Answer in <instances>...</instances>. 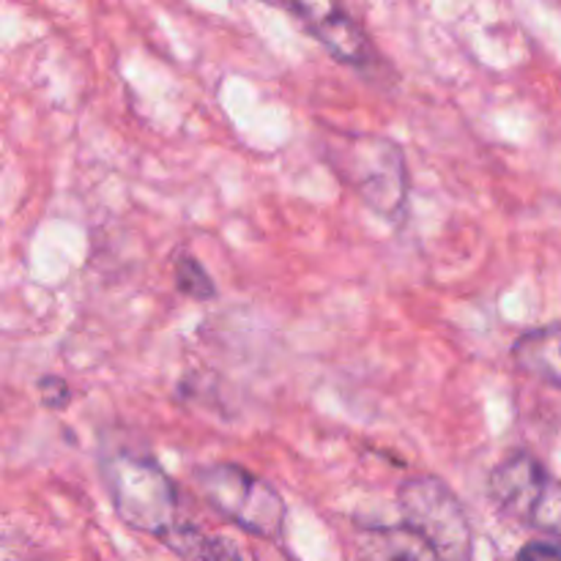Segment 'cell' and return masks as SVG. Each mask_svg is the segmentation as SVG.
Returning <instances> with one entry per match:
<instances>
[{"label":"cell","instance_id":"9","mask_svg":"<svg viewBox=\"0 0 561 561\" xmlns=\"http://www.w3.org/2000/svg\"><path fill=\"white\" fill-rule=\"evenodd\" d=\"M173 277H175V288L181 290L184 296L195 301H208L217 296V285H214L211 274L206 272L197 257L192 255H179L173 263Z\"/></svg>","mask_w":561,"mask_h":561},{"label":"cell","instance_id":"8","mask_svg":"<svg viewBox=\"0 0 561 561\" xmlns=\"http://www.w3.org/2000/svg\"><path fill=\"white\" fill-rule=\"evenodd\" d=\"M513 362L524 376L561 389V327H537L513 343Z\"/></svg>","mask_w":561,"mask_h":561},{"label":"cell","instance_id":"10","mask_svg":"<svg viewBox=\"0 0 561 561\" xmlns=\"http://www.w3.org/2000/svg\"><path fill=\"white\" fill-rule=\"evenodd\" d=\"M36 387L42 392V405H47L49 411H64L71 403V389L64 378L44 376Z\"/></svg>","mask_w":561,"mask_h":561},{"label":"cell","instance_id":"1","mask_svg":"<svg viewBox=\"0 0 561 561\" xmlns=\"http://www.w3.org/2000/svg\"><path fill=\"white\" fill-rule=\"evenodd\" d=\"M323 159L365 206L394 222L409 203V164L400 142L378 131H323Z\"/></svg>","mask_w":561,"mask_h":561},{"label":"cell","instance_id":"11","mask_svg":"<svg viewBox=\"0 0 561 561\" xmlns=\"http://www.w3.org/2000/svg\"><path fill=\"white\" fill-rule=\"evenodd\" d=\"M515 561H561V546L548 540H531L520 548Z\"/></svg>","mask_w":561,"mask_h":561},{"label":"cell","instance_id":"5","mask_svg":"<svg viewBox=\"0 0 561 561\" xmlns=\"http://www.w3.org/2000/svg\"><path fill=\"white\" fill-rule=\"evenodd\" d=\"M398 507L403 524L411 526L442 561H471L469 513L458 493L433 474H416L398 488Z\"/></svg>","mask_w":561,"mask_h":561},{"label":"cell","instance_id":"7","mask_svg":"<svg viewBox=\"0 0 561 561\" xmlns=\"http://www.w3.org/2000/svg\"><path fill=\"white\" fill-rule=\"evenodd\" d=\"M362 561H442L411 526H362L356 529Z\"/></svg>","mask_w":561,"mask_h":561},{"label":"cell","instance_id":"6","mask_svg":"<svg viewBox=\"0 0 561 561\" xmlns=\"http://www.w3.org/2000/svg\"><path fill=\"white\" fill-rule=\"evenodd\" d=\"M288 11L299 16L301 25L340 60L348 66H362L370 58V42L365 27L337 3H290Z\"/></svg>","mask_w":561,"mask_h":561},{"label":"cell","instance_id":"2","mask_svg":"<svg viewBox=\"0 0 561 561\" xmlns=\"http://www.w3.org/2000/svg\"><path fill=\"white\" fill-rule=\"evenodd\" d=\"M99 469L115 515L129 529L153 535L164 542L175 535L179 491L157 458L118 449L104 455Z\"/></svg>","mask_w":561,"mask_h":561},{"label":"cell","instance_id":"4","mask_svg":"<svg viewBox=\"0 0 561 561\" xmlns=\"http://www.w3.org/2000/svg\"><path fill=\"white\" fill-rule=\"evenodd\" d=\"M488 496L504 518L542 535L561 537V482L526 449L510 453L491 471Z\"/></svg>","mask_w":561,"mask_h":561},{"label":"cell","instance_id":"3","mask_svg":"<svg viewBox=\"0 0 561 561\" xmlns=\"http://www.w3.org/2000/svg\"><path fill=\"white\" fill-rule=\"evenodd\" d=\"M192 480L208 507L217 510L225 520L239 526L241 531L263 537V540L283 537L288 507L272 482L252 474L239 463L197 466Z\"/></svg>","mask_w":561,"mask_h":561}]
</instances>
